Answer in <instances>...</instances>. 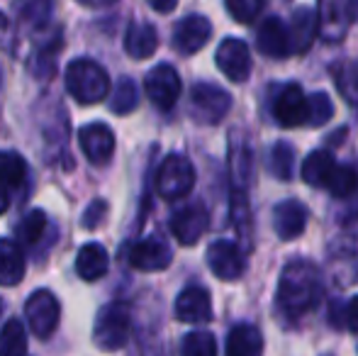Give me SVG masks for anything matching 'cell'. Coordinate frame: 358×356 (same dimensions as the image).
<instances>
[{
  "instance_id": "29",
  "label": "cell",
  "mask_w": 358,
  "mask_h": 356,
  "mask_svg": "<svg viewBox=\"0 0 358 356\" xmlns=\"http://www.w3.org/2000/svg\"><path fill=\"white\" fill-rule=\"evenodd\" d=\"M27 180V164L17 152H0V188H22Z\"/></svg>"
},
{
  "instance_id": "46",
  "label": "cell",
  "mask_w": 358,
  "mask_h": 356,
  "mask_svg": "<svg viewBox=\"0 0 358 356\" xmlns=\"http://www.w3.org/2000/svg\"><path fill=\"white\" fill-rule=\"evenodd\" d=\"M0 78H3V76H0Z\"/></svg>"
},
{
  "instance_id": "7",
  "label": "cell",
  "mask_w": 358,
  "mask_h": 356,
  "mask_svg": "<svg viewBox=\"0 0 358 356\" xmlns=\"http://www.w3.org/2000/svg\"><path fill=\"white\" fill-rule=\"evenodd\" d=\"M24 318H27L29 329L39 339H49L54 334V329L59 327V318H62L57 295L47 288L34 290L27 298V303H24Z\"/></svg>"
},
{
  "instance_id": "30",
  "label": "cell",
  "mask_w": 358,
  "mask_h": 356,
  "mask_svg": "<svg viewBox=\"0 0 358 356\" xmlns=\"http://www.w3.org/2000/svg\"><path fill=\"white\" fill-rule=\"evenodd\" d=\"M0 356H27V332L20 320H8L0 332Z\"/></svg>"
},
{
  "instance_id": "10",
  "label": "cell",
  "mask_w": 358,
  "mask_h": 356,
  "mask_svg": "<svg viewBox=\"0 0 358 356\" xmlns=\"http://www.w3.org/2000/svg\"><path fill=\"white\" fill-rule=\"evenodd\" d=\"M213 37V24L205 15H188L183 17L173 29V47L178 54L190 57L198 54L200 49L208 44V39Z\"/></svg>"
},
{
  "instance_id": "8",
  "label": "cell",
  "mask_w": 358,
  "mask_h": 356,
  "mask_svg": "<svg viewBox=\"0 0 358 356\" xmlns=\"http://www.w3.org/2000/svg\"><path fill=\"white\" fill-rule=\"evenodd\" d=\"M180 76L171 64H159L154 66L144 78V90L149 95V100L154 103V108L159 110H171L176 105L180 95Z\"/></svg>"
},
{
  "instance_id": "27",
  "label": "cell",
  "mask_w": 358,
  "mask_h": 356,
  "mask_svg": "<svg viewBox=\"0 0 358 356\" xmlns=\"http://www.w3.org/2000/svg\"><path fill=\"white\" fill-rule=\"evenodd\" d=\"M334 166H336L334 157L329 152H324V149H317L302 164V180L307 185H312V188H324L327 178H329Z\"/></svg>"
},
{
  "instance_id": "35",
  "label": "cell",
  "mask_w": 358,
  "mask_h": 356,
  "mask_svg": "<svg viewBox=\"0 0 358 356\" xmlns=\"http://www.w3.org/2000/svg\"><path fill=\"white\" fill-rule=\"evenodd\" d=\"M180 356H217L215 337L205 329L188 332L180 342Z\"/></svg>"
},
{
  "instance_id": "37",
  "label": "cell",
  "mask_w": 358,
  "mask_h": 356,
  "mask_svg": "<svg viewBox=\"0 0 358 356\" xmlns=\"http://www.w3.org/2000/svg\"><path fill=\"white\" fill-rule=\"evenodd\" d=\"M224 5L239 24H251L261 15L266 0H224Z\"/></svg>"
},
{
  "instance_id": "4",
  "label": "cell",
  "mask_w": 358,
  "mask_h": 356,
  "mask_svg": "<svg viewBox=\"0 0 358 356\" xmlns=\"http://www.w3.org/2000/svg\"><path fill=\"white\" fill-rule=\"evenodd\" d=\"M195 169L180 154H169L156 173V190L164 200H180L193 190Z\"/></svg>"
},
{
  "instance_id": "6",
  "label": "cell",
  "mask_w": 358,
  "mask_h": 356,
  "mask_svg": "<svg viewBox=\"0 0 358 356\" xmlns=\"http://www.w3.org/2000/svg\"><path fill=\"white\" fill-rule=\"evenodd\" d=\"M231 108V95L215 83H195L190 90V115L203 124H217Z\"/></svg>"
},
{
  "instance_id": "11",
  "label": "cell",
  "mask_w": 358,
  "mask_h": 356,
  "mask_svg": "<svg viewBox=\"0 0 358 356\" xmlns=\"http://www.w3.org/2000/svg\"><path fill=\"white\" fill-rule=\"evenodd\" d=\"M208 210L203 203H190L185 208H180L178 213H173L171 218V232L178 239V244L183 247H193L208 229Z\"/></svg>"
},
{
  "instance_id": "12",
  "label": "cell",
  "mask_w": 358,
  "mask_h": 356,
  "mask_svg": "<svg viewBox=\"0 0 358 356\" xmlns=\"http://www.w3.org/2000/svg\"><path fill=\"white\" fill-rule=\"evenodd\" d=\"M208 266L220 280H236L246 269L244 254L234 242L217 239L208 249Z\"/></svg>"
},
{
  "instance_id": "3",
  "label": "cell",
  "mask_w": 358,
  "mask_h": 356,
  "mask_svg": "<svg viewBox=\"0 0 358 356\" xmlns=\"http://www.w3.org/2000/svg\"><path fill=\"white\" fill-rule=\"evenodd\" d=\"M132 329V310L127 303H108L100 308L93 327V342L103 352H117L127 344Z\"/></svg>"
},
{
  "instance_id": "36",
  "label": "cell",
  "mask_w": 358,
  "mask_h": 356,
  "mask_svg": "<svg viewBox=\"0 0 358 356\" xmlns=\"http://www.w3.org/2000/svg\"><path fill=\"white\" fill-rule=\"evenodd\" d=\"M47 232V215L42 210H29L22 218V222L17 225V237L24 244H37Z\"/></svg>"
},
{
  "instance_id": "34",
  "label": "cell",
  "mask_w": 358,
  "mask_h": 356,
  "mask_svg": "<svg viewBox=\"0 0 358 356\" xmlns=\"http://www.w3.org/2000/svg\"><path fill=\"white\" fill-rule=\"evenodd\" d=\"M334 118V103L327 93L307 95V127H324Z\"/></svg>"
},
{
  "instance_id": "24",
  "label": "cell",
  "mask_w": 358,
  "mask_h": 356,
  "mask_svg": "<svg viewBox=\"0 0 358 356\" xmlns=\"http://www.w3.org/2000/svg\"><path fill=\"white\" fill-rule=\"evenodd\" d=\"M159 47V34L151 24L146 22H132L124 34V52L132 59H149L154 57Z\"/></svg>"
},
{
  "instance_id": "15",
  "label": "cell",
  "mask_w": 358,
  "mask_h": 356,
  "mask_svg": "<svg viewBox=\"0 0 358 356\" xmlns=\"http://www.w3.org/2000/svg\"><path fill=\"white\" fill-rule=\"evenodd\" d=\"M256 49L264 57L271 59H285L290 57V37H287V27L280 17L271 15L256 29Z\"/></svg>"
},
{
  "instance_id": "25",
  "label": "cell",
  "mask_w": 358,
  "mask_h": 356,
  "mask_svg": "<svg viewBox=\"0 0 358 356\" xmlns=\"http://www.w3.org/2000/svg\"><path fill=\"white\" fill-rule=\"evenodd\" d=\"M229 176L234 190H244V185L251 178V149L246 137H241L239 132H234L229 149Z\"/></svg>"
},
{
  "instance_id": "45",
  "label": "cell",
  "mask_w": 358,
  "mask_h": 356,
  "mask_svg": "<svg viewBox=\"0 0 358 356\" xmlns=\"http://www.w3.org/2000/svg\"><path fill=\"white\" fill-rule=\"evenodd\" d=\"M0 313H3V303H0Z\"/></svg>"
},
{
  "instance_id": "17",
  "label": "cell",
  "mask_w": 358,
  "mask_h": 356,
  "mask_svg": "<svg viewBox=\"0 0 358 356\" xmlns=\"http://www.w3.org/2000/svg\"><path fill=\"white\" fill-rule=\"evenodd\" d=\"M176 318L188 325H203L213 320V300L200 285H190L176 300Z\"/></svg>"
},
{
  "instance_id": "20",
  "label": "cell",
  "mask_w": 358,
  "mask_h": 356,
  "mask_svg": "<svg viewBox=\"0 0 358 356\" xmlns=\"http://www.w3.org/2000/svg\"><path fill=\"white\" fill-rule=\"evenodd\" d=\"M285 27L290 37V52L305 54L312 47V39L317 37V13L312 8H297Z\"/></svg>"
},
{
  "instance_id": "23",
  "label": "cell",
  "mask_w": 358,
  "mask_h": 356,
  "mask_svg": "<svg viewBox=\"0 0 358 356\" xmlns=\"http://www.w3.org/2000/svg\"><path fill=\"white\" fill-rule=\"evenodd\" d=\"M264 337L254 325H236L227 334V356H261Z\"/></svg>"
},
{
  "instance_id": "21",
  "label": "cell",
  "mask_w": 358,
  "mask_h": 356,
  "mask_svg": "<svg viewBox=\"0 0 358 356\" xmlns=\"http://www.w3.org/2000/svg\"><path fill=\"white\" fill-rule=\"evenodd\" d=\"M27 262L22 247L15 239H0V285L13 288L22 280Z\"/></svg>"
},
{
  "instance_id": "39",
  "label": "cell",
  "mask_w": 358,
  "mask_h": 356,
  "mask_svg": "<svg viewBox=\"0 0 358 356\" xmlns=\"http://www.w3.org/2000/svg\"><path fill=\"white\" fill-rule=\"evenodd\" d=\"M344 322H346V327H349L351 332L358 334V295H354V298H351L349 303H346Z\"/></svg>"
},
{
  "instance_id": "2",
  "label": "cell",
  "mask_w": 358,
  "mask_h": 356,
  "mask_svg": "<svg viewBox=\"0 0 358 356\" xmlns=\"http://www.w3.org/2000/svg\"><path fill=\"white\" fill-rule=\"evenodd\" d=\"M69 95L80 105H95L110 95V76L93 59H73L64 71Z\"/></svg>"
},
{
  "instance_id": "18",
  "label": "cell",
  "mask_w": 358,
  "mask_h": 356,
  "mask_svg": "<svg viewBox=\"0 0 358 356\" xmlns=\"http://www.w3.org/2000/svg\"><path fill=\"white\" fill-rule=\"evenodd\" d=\"M320 13H317V32L327 39V42H339L346 37L351 22L349 13L339 0H320Z\"/></svg>"
},
{
  "instance_id": "13",
  "label": "cell",
  "mask_w": 358,
  "mask_h": 356,
  "mask_svg": "<svg viewBox=\"0 0 358 356\" xmlns=\"http://www.w3.org/2000/svg\"><path fill=\"white\" fill-rule=\"evenodd\" d=\"M273 115L280 127H300L307 124V95L297 83H287L278 90L273 100Z\"/></svg>"
},
{
  "instance_id": "38",
  "label": "cell",
  "mask_w": 358,
  "mask_h": 356,
  "mask_svg": "<svg viewBox=\"0 0 358 356\" xmlns=\"http://www.w3.org/2000/svg\"><path fill=\"white\" fill-rule=\"evenodd\" d=\"M105 213H108V205L103 203V200H93V203L85 208L83 213V227L85 229H95L100 222H103Z\"/></svg>"
},
{
  "instance_id": "5",
  "label": "cell",
  "mask_w": 358,
  "mask_h": 356,
  "mask_svg": "<svg viewBox=\"0 0 358 356\" xmlns=\"http://www.w3.org/2000/svg\"><path fill=\"white\" fill-rule=\"evenodd\" d=\"M327 273L336 285L346 288L358 280V234H341L331 239L327 252Z\"/></svg>"
},
{
  "instance_id": "22",
  "label": "cell",
  "mask_w": 358,
  "mask_h": 356,
  "mask_svg": "<svg viewBox=\"0 0 358 356\" xmlns=\"http://www.w3.org/2000/svg\"><path fill=\"white\" fill-rule=\"evenodd\" d=\"M108 269H110V257L103 244L90 242L85 247H80L78 257H76V271H78L80 278L93 283V280L103 278L108 273Z\"/></svg>"
},
{
  "instance_id": "14",
  "label": "cell",
  "mask_w": 358,
  "mask_h": 356,
  "mask_svg": "<svg viewBox=\"0 0 358 356\" xmlns=\"http://www.w3.org/2000/svg\"><path fill=\"white\" fill-rule=\"evenodd\" d=\"M78 142L90 164H108L115 154V134L103 122L83 124L78 132Z\"/></svg>"
},
{
  "instance_id": "16",
  "label": "cell",
  "mask_w": 358,
  "mask_h": 356,
  "mask_svg": "<svg viewBox=\"0 0 358 356\" xmlns=\"http://www.w3.org/2000/svg\"><path fill=\"white\" fill-rule=\"evenodd\" d=\"M173 252L161 237H146L129 249V264L137 271H164L171 266Z\"/></svg>"
},
{
  "instance_id": "1",
  "label": "cell",
  "mask_w": 358,
  "mask_h": 356,
  "mask_svg": "<svg viewBox=\"0 0 358 356\" xmlns=\"http://www.w3.org/2000/svg\"><path fill=\"white\" fill-rule=\"evenodd\" d=\"M322 298V276L315 264L290 262L278 280V308L290 318L305 315L320 303Z\"/></svg>"
},
{
  "instance_id": "28",
  "label": "cell",
  "mask_w": 358,
  "mask_h": 356,
  "mask_svg": "<svg viewBox=\"0 0 358 356\" xmlns=\"http://www.w3.org/2000/svg\"><path fill=\"white\" fill-rule=\"evenodd\" d=\"M54 13V0H20L17 20L24 29H42L49 24Z\"/></svg>"
},
{
  "instance_id": "43",
  "label": "cell",
  "mask_w": 358,
  "mask_h": 356,
  "mask_svg": "<svg viewBox=\"0 0 358 356\" xmlns=\"http://www.w3.org/2000/svg\"><path fill=\"white\" fill-rule=\"evenodd\" d=\"M83 5H88V8H110V5H115L117 0H80Z\"/></svg>"
},
{
  "instance_id": "26",
  "label": "cell",
  "mask_w": 358,
  "mask_h": 356,
  "mask_svg": "<svg viewBox=\"0 0 358 356\" xmlns=\"http://www.w3.org/2000/svg\"><path fill=\"white\" fill-rule=\"evenodd\" d=\"M331 76H334L336 90L344 95L349 108L358 115V59H341L331 66Z\"/></svg>"
},
{
  "instance_id": "19",
  "label": "cell",
  "mask_w": 358,
  "mask_h": 356,
  "mask_svg": "<svg viewBox=\"0 0 358 356\" xmlns=\"http://www.w3.org/2000/svg\"><path fill=\"white\" fill-rule=\"evenodd\" d=\"M307 227V208L300 200H283L273 210V229L280 239H295Z\"/></svg>"
},
{
  "instance_id": "42",
  "label": "cell",
  "mask_w": 358,
  "mask_h": 356,
  "mask_svg": "<svg viewBox=\"0 0 358 356\" xmlns=\"http://www.w3.org/2000/svg\"><path fill=\"white\" fill-rule=\"evenodd\" d=\"M341 5H344V10L349 13L351 20H358V0H339Z\"/></svg>"
},
{
  "instance_id": "32",
  "label": "cell",
  "mask_w": 358,
  "mask_h": 356,
  "mask_svg": "<svg viewBox=\"0 0 358 356\" xmlns=\"http://www.w3.org/2000/svg\"><path fill=\"white\" fill-rule=\"evenodd\" d=\"M139 105V88L132 78H120L115 86L113 95H110V110L115 115H129Z\"/></svg>"
},
{
  "instance_id": "41",
  "label": "cell",
  "mask_w": 358,
  "mask_h": 356,
  "mask_svg": "<svg viewBox=\"0 0 358 356\" xmlns=\"http://www.w3.org/2000/svg\"><path fill=\"white\" fill-rule=\"evenodd\" d=\"M13 39V27H10L8 20L0 15V44H8Z\"/></svg>"
},
{
  "instance_id": "31",
  "label": "cell",
  "mask_w": 358,
  "mask_h": 356,
  "mask_svg": "<svg viewBox=\"0 0 358 356\" xmlns=\"http://www.w3.org/2000/svg\"><path fill=\"white\" fill-rule=\"evenodd\" d=\"M324 188L329 190L334 198H339V200L351 198V195H354L356 190H358V173H356V169L339 166V164H336V166L331 169L329 178H327Z\"/></svg>"
},
{
  "instance_id": "44",
  "label": "cell",
  "mask_w": 358,
  "mask_h": 356,
  "mask_svg": "<svg viewBox=\"0 0 358 356\" xmlns=\"http://www.w3.org/2000/svg\"><path fill=\"white\" fill-rule=\"evenodd\" d=\"M10 208V200H8V193H5V188H0V215L5 213V210Z\"/></svg>"
},
{
  "instance_id": "40",
  "label": "cell",
  "mask_w": 358,
  "mask_h": 356,
  "mask_svg": "<svg viewBox=\"0 0 358 356\" xmlns=\"http://www.w3.org/2000/svg\"><path fill=\"white\" fill-rule=\"evenodd\" d=\"M149 5L156 10V13L161 15H169L176 10V5H178V0H149Z\"/></svg>"
},
{
  "instance_id": "33",
  "label": "cell",
  "mask_w": 358,
  "mask_h": 356,
  "mask_svg": "<svg viewBox=\"0 0 358 356\" xmlns=\"http://www.w3.org/2000/svg\"><path fill=\"white\" fill-rule=\"evenodd\" d=\"M268 166L278 180H290L292 178V166H295V149L285 142L273 144L268 154Z\"/></svg>"
},
{
  "instance_id": "9",
  "label": "cell",
  "mask_w": 358,
  "mask_h": 356,
  "mask_svg": "<svg viewBox=\"0 0 358 356\" xmlns=\"http://www.w3.org/2000/svg\"><path fill=\"white\" fill-rule=\"evenodd\" d=\"M215 62L217 69L234 83H244L251 76V52L246 42L236 37L222 39V44L217 47Z\"/></svg>"
}]
</instances>
